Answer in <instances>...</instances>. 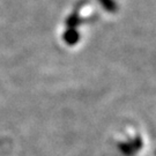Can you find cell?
<instances>
[{
  "label": "cell",
  "mask_w": 156,
  "mask_h": 156,
  "mask_svg": "<svg viewBox=\"0 0 156 156\" xmlns=\"http://www.w3.org/2000/svg\"><path fill=\"white\" fill-rule=\"evenodd\" d=\"M141 148V140L135 139L132 144H123L120 145V149L123 151L125 155H132L136 149Z\"/></svg>",
  "instance_id": "cell-1"
}]
</instances>
